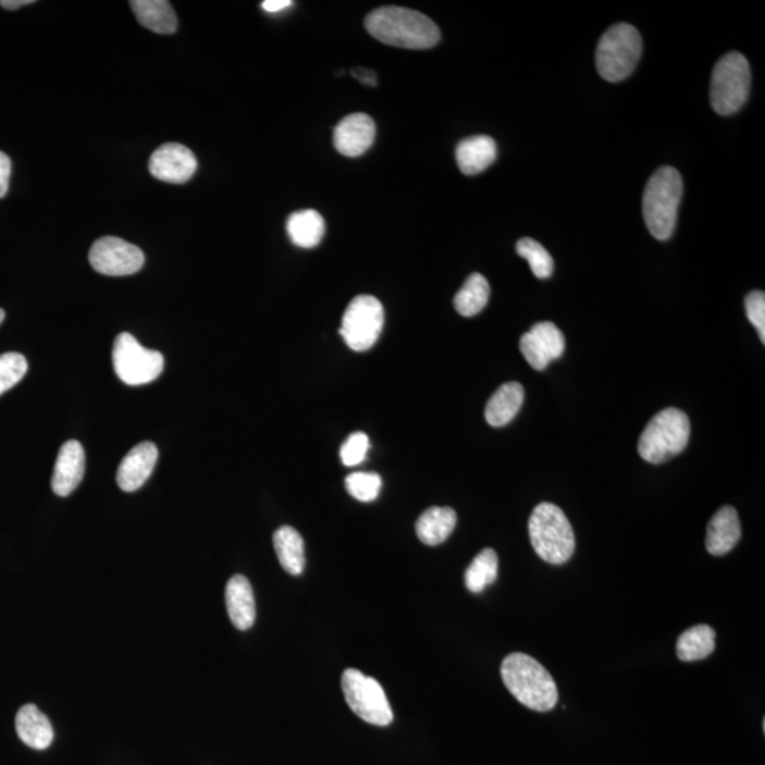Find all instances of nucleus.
Returning a JSON list of instances; mask_svg holds the SVG:
<instances>
[{"mask_svg": "<svg viewBox=\"0 0 765 765\" xmlns=\"http://www.w3.org/2000/svg\"><path fill=\"white\" fill-rule=\"evenodd\" d=\"M365 26L374 39L403 49H431L441 39L439 26L430 17L406 8L375 9L366 17Z\"/></svg>", "mask_w": 765, "mask_h": 765, "instance_id": "nucleus-1", "label": "nucleus"}, {"mask_svg": "<svg viewBox=\"0 0 765 765\" xmlns=\"http://www.w3.org/2000/svg\"><path fill=\"white\" fill-rule=\"evenodd\" d=\"M505 687L523 706L534 712H551L558 702L557 684L541 662L532 656L510 654L502 662Z\"/></svg>", "mask_w": 765, "mask_h": 765, "instance_id": "nucleus-2", "label": "nucleus"}, {"mask_svg": "<svg viewBox=\"0 0 765 765\" xmlns=\"http://www.w3.org/2000/svg\"><path fill=\"white\" fill-rule=\"evenodd\" d=\"M682 194V176L675 168L658 169L646 183L642 211L647 230L658 240L673 236Z\"/></svg>", "mask_w": 765, "mask_h": 765, "instance_id": "nucleus-3", "label": "nucleus"}, {"mask_svg": "<svg viewBox=\"0 0 765 765\" xmlns=\"http://www.w3.org/2000/svg\"><path fill=\"white\" fill-rule=\"evenodd\" d=\"M530 543L538 556L551 565H565L576 548L575 530L565 511L543 502L529 519Z\"/></svg>", "mask_w": 765, "mask_h": 765, "instance_id": "nucleus-4", "label": "nucleus"}, {"mask_svg": "<svg viewBox=\"0 0 765 765\" xmlns=\"http://www.w3.org/2000/svg\"><path fill=\"white\" fill-rule=\"evenodd\" d=\"M691 439V421L679 408H665L647 422L638 443L646 462L662 464L682 453Z\"/></svg>", "mask_w": 765, "mask_h": 765, "instance_id": "nucleus-5", "label": "nucleus"}, {"mask_svg": "<svg viewBox=\"0 0 765 765\" xmlns=\"http://www.w3.org/2000/svg\"><path fill=\"white\" fill-rule=\"evenodd\" d=\"M642 54L640 32L628 23L609 27L601 37L595 53L597 70L609 83L622 82L633 70Z\"/></svg>", "mask_w": 765, "mask_h": 765, "instance_id": "nucleus-6", "label": "nucleus"}, {"mask_svg": "<svg viewBox=\"0 0 765 765\" xmlns=\"http://www.w3.org/2000/svg\"><path fill=\"white\" fill-rule=\"evenodd\" d=\"M751 72L743 54L729 53L717 61L711 82V104L720 115H731L748 101Z\"/></svg>", "mask_w": 765, "mask_h": 765, "instance_id": "nucleus-7", "label": "nucleus"}, {"mask_svg": "<svg viewBox=\"0 0 765 765\" xmlns=\"http://www.w3.org/2000/svg\"><path fill=\"white\" fill-rule=\"evenodd\" d=\"M112 365L121 382L128 386H143L155 382L165 368L161 351L149 350L131 333H120L112 347Z\"/></svg>", "mask_w": 765, "mask_h": 765, "instance_id": "nucleus-8", "label": "nucleus"}, {"mask_svg": "<svg viewBox=\"0 0 765 765\" xmlns=\"http://www.w3.org/2000/svg\"><path fill=\"white\" fill-rule=\"evenodd\" d=\"M342 691L347 706L361 720L374 726H388L393 721V711L382 684L358 669H346L342 675Z\"/></svg>", "mask_w": 765, "mask_h": 765, "instance_id": "nucleus-9", "label": "nucleus"}, {"mask_svg": "<svg viewBox=\"0 0 765 765\" xmlns=\"http://www.w3.org/2000/svg\"><path fill=\"white\" fill-rule=\"evenodd\" d=\"M384 325V308L372 295H359L347 305L342 318L341 335L355 351L372 349Z\"/></svg>", "mask_w": 765, "mask_h": 765, "instance_id": "nucleus-10", "label": "nucleus"}, {"mask_svg": "<svg viewBox=\"0 0 765 765\" xmlns=\"http://www.w3.org/2000/svg\"><path fill=\"white\" fill-rule=\"evenodd\" d=\"M90 264L108 276L133 275L143 269L145 256L140 248L119 237H102L92 244Z\"/></svg>", "mask_w": 765, "mask_h": 765, "instance_id": "nucleus-11", "label": "nucleus"}, {"mask_svg": "<svg viewBox=\"0 0 765 765\" xmlns=\"http://www.w3.org/2000/svg\"><path fill=\"white\" fill-rule=\"evenodd\" d=\"M519 349L533 369L544 370L565 354V335L555 323L539 322L520 337Z\"/></svg>", "mask_w": 765, "mask_h": 765, "instance_id": "nucleus-12", "label": "nucleus"}, {"mask_svg": "<svg viewBox=\"0 0 765 765\" xmlns=\"http://www.w3.org/2000/svg\"><path fill=\"white\" fill-rule=\"evenodd\" d=\"M197 169V159L189 148L181 144H165L149 159L150 175L166 183L182 185L192 180Z\"/></svg>", "mask_w": 765, "mask_h": 765, "instance_id": "nucleus-13", "label": "nucleus"}, {"mask_svg": "<svg viewBox=\"0 0 765 765\" xmlns=\"http://www.w3.org/2000/svg\"><path fill=\"white\" fill-rule=\"evenodd\" d=\"M375 136V125L372 116L351 114L337 124L333 133V144L337 152L345 157L356 158L372 147Z\"/></svg>", "mask_w": 765, "mask_h": 765, "instance_id": "nucleus-14", "label": "nucleus"}, {"mask_svg": "<svg viewBox=\"0 0 765 765\" xmlns=\"http://www.w3.org/2000/svg\"><path fill=\"white\" fill-rule=\"evenodd\" d=\"M86 473V453L78 441L70 440L61 445L55 459L51 488L58 496H69L77 490Z\"/></svg>", "mask_w": 765, "mask_h": 765, "instance_id": "nucleus-15", "label": "nucleus"}, {"mask_svg": "<svg viewBox=\"0 0 765 765\" xmlns=\"http://www.w3.org/2000/svg\"><path fill=\"white\" fill-rule=\"evenodd\" d=\"M157 445L145 441L136 445L122 459L119 472H116V482L124 492L138 491L144 483L152 476L153 468L158 461Z\"/></svg>", "mask_w": 765, "mask_h": 765, "instance_id": "nucleus-16", "label": "nucleus"}, {"mask_svg": "<svg viewBox=\"0 0 765 765\" xmlns=\"http://www.w3.org/2000/svg\"><path fill=\"white\" fill-rule=\"evenodd\" d=\"M741 538L739 514L733 506H723L707 526L706 548L712 556H725L733 551Z\"/></svg>", "mask_w": 765, "mask_h": 765, "instance_id": "nucleus-17", "label": "nucleus"}, {"mask_svg": "<svg viewBox=\"0 0 765 765\" xmlns=\"http://www.w3.org/2000/svg\"><path fill=\"white\" fill-rule=\"evenodd\" d=\"M225 605L233 626L240 631L250 630L256 622V600L247 577L233 576L225 587Z\"/></svg>", "mask_w": 765, "mask_h": 765, "instance_id": "nucleus-18", "label": "nucleus"}, {"mask_svg": "<svg viewBox=\"0 0 765 765\" xmlns=\"http://www.w3.org/2000/svg\"><path fill=\"white\" fill-rule=\"evenodd\" d=\"M497 157L496 143L491 136L478 135L458 144L457 163L464 175H478L490 168Z\"/></svg>", "mask_w": 765, "mask_h": 765, "instance_id": "nucleus-19", "label": "nucleus"}, {"mask_svg": "<svg viewBox=\"0 0 765 765\" xmlns=\"http://www.w3.org/2000/svg\"><path fill=\"white\" fill-rule=\"evenodd\" d=\"M16 731L18 739L35 750L50 748L54 740L53 726L45 713L35 705H25L16 715Z\"/></svg>", "mask_w": 765, "mask_h": 765, "instance_id": "nucleus-20", "label": "nucleus"}, {"mask_svg": "<svg viewBox=\"0 0 765 765\" xmlns=\"http://www.w3.org/2000/svg\"><path fill=\"white\" fill-rule=\"evenodd\" d=\"M525 391L518 382L505 383L497 388L485 408V419L492 427L509 424L522 408Z\"/></svg>", "mask_w": 765, "mask_h": 765, "instance_id": "nucleus-21", "label": "nucleus"}, {"mask_svg": "<svg viewBox=\"0 0 765 765\" xmlns=\"http://www.w3.org/2000/svg\"><path fill=\"white\" fill-rule=\"evenodd\" d=\"M129 7L147 29L159 35H172L177 30L176 13L166 0H133Z\"/></svg>", "mask_w": 765, "mask_h": 765, "instance_id": "nucleus-22", "label": "nucleus"}, {"mask_svg": "<svg viewBox=\"0 0 765 765\" xmlns=\"http://www.w3.org/2000/svg\"><path fill=\"white\" fill-rule=\"evenodd\" d=\"M455 526H457V514L454 509L434 506L427 509L417 520L416 532L422 543L439 546L447 541Z\"/></svg>", "mask_w": 765, "mask_h": 765, "instance_id": "nucleus-23", "label": "nucleus"}, {"mask_svg": "<svg viewBox=\"0 0 765 765\" xmlns=\"http://www.w3.org/2000/svg\"><path fill=\"white\" fill-rule=\"evenodd\" d=\"M325 220L317 210H299L291 214L286 222V232L295 246L317 247L325 236Z\"/></svg>", "mask_w": 765, "mask_h": 765, "instance_id": "nucleus-24", "label": "nucleus"}, {"mask_svg": "<svg viewBox=\"0 0 765 765\" xmlns=\"http://www.w3.org/2000/svg\"><path fill=\"white\" fill-rule=\"evenodd\" d=\"M274 548L280 565L289 575L299 576L305 569L304 539L291 526H281L274 533Z\"/></svg>", "mask_w": 765, "mask_h": 765, "instance_id": "nucleus-25", "label": "nucleus"}, {"mask_svg": "<svg viewBox=\"0 0 765 765\" xmlns=\"http://www.w3.org/2000/svg\"><path fill=\"white\" fill-rule=\"evenodd\" d=\"M716 650V631L706 624L694 626L680 633L676 655L682 662L706 659Z\"/></svg>", "mask_w": 765, "mask_h": 765, "instance_id": "nucleus-26", "label": "nucleus"}, {"mask_svg": "<svg viewBox=\"0 0 765 765\" xmlns=\"http://www.w3.org/2000/svg\"><path fill=\"white\" fill-rule=\"evenodd\" d=\"M491 286L485 276L471 274L466 284L454 298V307L459 316L471 318L478 316L490 300Z\"/></svg>", "mask_w": 765, "mask_h": 765, "instance_id": "nucleus-27", "label": "nucleus"}, {"mask_svg": "<svg viewBox=\"0 0 765 765\" xmlns=\"http://www.w3.org/2000/svg\"><path fill=\"white\" fill-rule=\"evenodd\" d=\"M499 570V560L494 548H483L473 558L466 571V585L471 593L480 594L483 590L494 584Z\"/></svg>", "mask_w": 765, "mask_h": 765, "instance_id": "nucleus-28", "label": "nucleus"}, {"mask_svg": "<svg viewBox=\"0 0 765 765\" xmlns=\"http://www.w3.org/2000/svg\"><path fill=\"white\" fill-rule=\"evenodd\" d=\"M516 252L529 262L530 270L539 280H546L555 270V261L551 252L533 238H522L516 244Z\"/></svg>", "mask_w": 765, "mask_h": 765, "instance_id": "nucleus-29", "label": "nucleus"}, {"mask_svg": "<svg viewBox=\"0 0 765 765\" xmlns=\"http://www.w3.org/2000/svg\"><path fill=\"white\" fill-rule=\"evenodd\" d=\"M29 369L25 356L9 351L0 355V396L15 387Z\"/></svg>", "mask_w": 765, "mask_h": 765, "instance_id": "nucleus-30", "label": "nucleus"}, {"mask_svg": "<svg viewBox=\"0 0 765 765\" xmlns=\"http://www.w3.org/2000/svg\"><path fill=\"white\" fill-rule=\"evenodd\" d=\"M346 490L360 502H372L382 490V478L374 472H354L346 478Z\"/></svg>", "mask_w": 765, "mask_h": 765, "instance_id": "nucleus-31", "label": "nucleus"}, {"mask_svg": "<svg viewBox=\"0 0 765 765\" xmlns=\"http://www.w3.org/2000/svg\"><path fill=\"white\" fill-rule=\"evenodd\" d=\"M369 436L365 433H354L347 436L340 453L344 466L355 467L363 462L366 454H368L369 451Z\"/></svg>", "mask_w": 765, "mask_h": 765, "instance_id": "nucleus-32", "label": "nucleus"}, {"mask_svg": "<svg viewBox=\"0 0 765 765\" xmlns=\"http://www.w3.org/2000/svg\"><path fill=\"white\" fill-rule=\"evenodd\" d=\"M745 312L750 322L758 331L760 340L765 344V294L763 291H753L745 298Z\"/></svg>", "mask_w": 765, "mask_h": 765, "instance_id": "nucleus-33", "label": "nucleus"}, {"mask_svg": "<svg viewBox=\"0 0 765 765\" xmlns=\"http://www.w3.org/2000/svg\"><path fill=\"white\" fill-rule=\"evenodd\" d=\"M12 162L7 153L0 152V199L7 196L11 180Z\"/></svg>", "mask_w": 765, "mask_h": 765, "instance_id": "nucleus-34", "label": "nucleus"}, {"mask_svg": "<svg viewBox=\"0 0 765 765\" xmlns=\"http://www.w3.org/2000/svg\"><path fill=\"white\" fill-rule=\"evenodd\" d=\"M351 75H354L355 78H358L361 84H365V86L374 87L375 82H378V77H375V73L372 72V70L361 67L355 69L354 72H351Z\"/></svg>", "mask_w": 765, "mask_h": 765, "instance_id": "nucleus-35", "label": "nucleus"}, {"mask_svg": "<svg viewBox=\"0 0 765 765\" xmlns=\"http://www.w3.org/2000/svg\"><path fill=\"white\" fill-rule=\"evenodd\" d=\"M293 4L294 2H291V0H266V2L261 3V7L266 12L279 13L293 7Z\"/></svg>", "mask_w": 765, "mask_h": 765, "instance_id": "nucleus-36", "label": "nucleus"}, {"mask_svg": "<svg viewBox=\"0 0 765 765\" xmlns=\"http://www.w3.org/2000/svg\"><path fill=\"white\" fill-rule=\"evenodd\" d=\"M35 3L33 0H2L0 7L8 9V11H15V9L26 7V4Z\"/></svg>", "mask_w": 765, "mask_h": 765, "instance_id": "nucleus-37", "label": "nucleus"}, {"mask_svg": "<svg viewBox=\"0 0 765 765\" xmlns=\"http://www.w3.org/2000/svg\"><path fill=\"white\" fill-rule=\"evenodd\" d=\"M4 318H7V313H4L3 309H0V325H2Z\"/></svg>", "mask_w": 765, "mask_h": 765, "instance_id": "nucleus-38", "label": "nucleus"}]
</instances>
